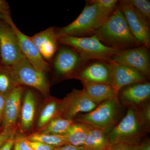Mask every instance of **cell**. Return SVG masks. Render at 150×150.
<instances>
[{
    "label": "cell",
    "instance_id": "cell-39",
    "mask_svg": "<svg viewBox=\"0 0 150 150\" xmlns=\"http://www.w3.org/2000/svg\"><path fill=\"white\" fill-rule=\"evenodd\" d=\"M1 58H0V64H1Z\"/></svg>",
    "mask_w": 150,
    "mask_h": 150
},
{
    "label": "cell",
    "instance_id": "cell-22",
    "mask_svg": "<svg viewBox=\"0 0 150 150\" xmlns=\"http://www.w3.org/2000/svg\"><path fill=\"white\" fill-rule=\"evenodd\" d=\"M40 112L38 126L43 128L54 118L60 117L61 100L50 98Z\"/></svg>",
    "mask_w": 150,
    "mask_h": 150
},
{
    "label": "cell",
    "instance_id": "cell-31",
    "mask_svg": "<svg viewBox=\"0 0 150 150\" xmlns=\"http://www.w3.org/2000/svg\"><path fill=\"white\" fill-rule=\"evenodd\" d=\"M0 13L10 21L12 19L11 17L10 7L8 3L5 0H0Z\"/></svg>",
    "mask_w": 150,
    "mask_h": 150
},
{
    "label": "cell",
    "instance_id": "cell-36",
    "mask_svg": "<svg viewBox=\"0 0 150 150\" xmlns=\"http://www.w3.org/2000/svg\"><path fill=\"white\" fill-rule=\"evenodd\" d=\"M5 104V95L0 93V123H2Z\"/></svg>",
    "mask_w": 150,
    "mask_h": 150
},
{
    "label": "cell",
    "instance_id": "cell-28",
    "mask_svg": "<svg viewBox=\"0 0 150 150\" xmlns=\"http://www.w3.org/2000/svg\"><path fill=\"white\" fill-rule=\"evenodd\" d=\"M27 140L28 145L33 150H53L56 147L41 142Z\"/></svg>",
    "mask_w": 150,
    "mask_h": 150
},
{
    "label": "cell",
    "instance_id": "cell-37",
    "mask_svg": "<svg viewBox=\"0 0 150 150\" xmlns=\"http://www.w3.org/2000/svg\"><path fill=\"white\" fill-rule=\"evenodd\" d=\"M53 150H85L83 146H75L72 145L68 144L56 147Z\"/></svg>",
    "mask_w": 150,
    "mask_h": 150
},
{
    "label": "cell",
    "instance_id": "cell-20",
    "mask_svg": "<svg viewBox=\"0 0 150 150\" xmlns=\"http://www.w3.org/2000/svg\"><path fill=\"white\" fill-rule=\"evenodd\" d=\"M35 102L34 93L31 90H26L21 110L22 127L25 131L32 127L35 115Z\"/></svg>",
    "mask_w": 150,
    "mask_h": 150
},
{
    "label": "cell",
    "instance_id": "cell-8",
    "mask_svg": "<svg viewBox=\"0 0 150 150\" xmlns=\"http://www.w3.org/2000/svg\"><path fill=\"white\" fill-rule=\"evenodd\" d=\"M24 58L18 38L11 25L5 21L0 20L1 63L11 67Z\"/></svg>",
    "mask_w": 150,
    "mask_h": 150
},
{
    "label": "cell",
    "instance_id": "cell-3",
    "mask_svg": "<svg viewBox=\"0 0 150 150\" xmlns=\"http://www.w3.org/2000/svg\"><path fill=\"white\" fill-rule=\"evenodd\" d=\"M143 119L141 111L128 108L126 114L108 133L110 146L123 143L138 146L150 132Z\"/></svg>",
    "mask_w": 150,
    "mask_h": 150
},
{
    "label": "cell",
    "instance_id": "cell-16",
    "mask_svg": "<svg viewBox=\"0 0 150 150\" xmlns=\"http://www.w3.org/2000/svg\"><path fill=\"white\" fill-rule=\"evenodd\" d=\"M55 26L48 28L30 37L43 59L49 64H51L60 46L58 38L55 34Z\"/></svg>",
    "mask_w": 150,
    "mask_h": 150
},
{
    "label": "cell",
    "instance_id": "cell-21",
    "mask_svg": "<svg viewBox=\"0 0 150 150\" xmlns=\"http://www.w3.org/2000/svg\"><path fill=\"white\" fill-rule=\"evenodd\" d=\"M90 126L76 122L70 126L64 135L68 144L75 146H83L85 142Z\"/></svg>",
    "mask_w": 150,
    "mask_h": 150
},
{
    "label": "cell",
    "instance_id": "cell-38",
    "mask_svg": "<svg viewBox=\"0 0 150 150\" xmlns=\"http://www.w3.org/2000/svg\"><path fill=\"white\" fill-rule=\"evenodd\" d=\"M0 20H3L7 22H8L10 21H8V19L4 15L0 13ZM11 21V20H10Z\"/></svg>",
    "mask_w": 150,
    "mask_h": 150
},
{
    "label": "cell",
    "instance_id": "cell-15",
    "mask_svg": "<svg viewBox=\"0 0 150 150\" xmlns=\"http://www.w3.org/2000/svg\"><path fill=\"white\" fill-rule=\"evenodd\" d=\"M8 23L11 25L16 33L22 52L30 63L35 69L42 72L46 74L50 71L51 69V65L43 59L29 36L22 32L12 20Z\"/></svg>",
    "mask_w": 150,
    "mask_h": 150
},
{
    "label": "cell",
    "instance_id": "cell-17",
    "mask_svg": "<svg viewBox=\"0 0 150 150\" xmlns=\"http://www.w3.org/2000/svg\"><path fill=\"white\" fill-rule=\"evenodd\" d=\"M24 90V87L19 85L5 94L3 129L13 127L16 123L20 112L22 97Z\"/></svg>",
    "mask_w": 150,
    "mask_h": 150
},
{
    "label": "cell",
    "instance_id": "cell-2",
    "mask_svg": "<svg viewBox=\"0 0 150 150\" xmlns=\"http://www.w3.org/2000/svg\"><path fill=\"white\" fill-rule=\"evenodd\" d=\"M86 4L80 14L70 24L55 28L58 38L64 36L85 37L92 36L111 14L100 8L93 0Z\"/></svg>",
    "mask_w": 150,
    "mask_h": 150
},
{
    "label": "cell",
    "instance_id": "cell-26",
    "mask_svg": "<svg viewBox=\"0 0 150 150\" xmlns=\"http://www.w3.org/2000/svg\"><path fill=\"white\" fill-rule=\"evenodd\" d=\"M132 6L150 23V2L147 0H129Z\"/></svg>",
    "mask_w": 150,
    "mask_h": 150
},
{
    "label": "cell",
    "instance_id": "cell-9",
    "mask_svg": "<svg viewBox=\"0 0 150 150\" xmlns=\"http://www.w3.org/2000/svg\"><path fill=\"white\" fill-rule=\"evenodd\" d=\"M118 6L134 37L142 46L150 48V23L134 8L129 0L119 1Z\"/></svg>",
    "mask_w": 150,
    "mask_h": 150
},
{
    "label": "cell",
    "instance_id": "cell-12",
    "mask_svg": "<svg viewBox=\"0 0 150 150\" xmlns=\"http://www.w3.org/2000/svg\"><path fill=\"white\" fill-rule=\"evenodd\" d=\"M118 98L124 108L140 111L150 103V83L147 81L126 86L118 91Z\"/></svg>",
    "mask_w": 150,
    "mask_h": 150
},
{
    "label": "cell",
    "instance_id": "cell-5",
    "mask_svg": "<svg viewBox=\"0 0 150 150\" xmlns=\"http://www.w3.org/2000/svg\"><path fill=\"white\" fill-rule=\"evenodd\" d=\"M60 45L74 49L87 62L94 60L108 61L119 51L105 46L95 35L89 37L64 36L58 38Z\"/></svg>",
    "mask_w": 150,
    "mask_h": 150
},
{
    "label": "cell",
    "instance_id": "cell-34",
    "mask_svg": "<svg viewBox=\"0 0 150 150\" xmlns=\"http://www.w3.org/2000/svg\"><path fill=\"white\" fill-rule=\"evenodd\" d=\"M15 134H13L8 140L0 148V150H11L14 143Z\"/></svg>",
    "mask_w": 150,
    "mask_h": 150
},
{
    "label": "cell",
    "instance_id": "cell-4",
    "mask_svg": "<svg viewBox=\"0 0 150 150\" xmlns=\"http://www.w3.org/2000/svg\"><path fill=\"white\" fill-rule=\"evenodd\" d=\"M124 107L118 98L108 100L100 103L93 110L77 115L75 121L95 127L108 133L120 121Z\"/></svg>",
    "mask_w": 150,
    "mask_h": 150
},
{
    "label": "cell",
    "instance_id": "cell-33",
    "mask_svg": "<svg viewBox=\"0 0 150 150\" xmlns=\"http://www.w3.org/2000/svg\"><path fill=\"white\" fill-rule=\"evenodd\" d=\"M136 146L123 143H118L111 145L108 150H135Z\"/></svg>",
    "mask_w": 150,
    "mask_h": 150
},
{
    "label": "cell",
    "instance_id": "cell-24",
    "mask_svg": "<svg viewBox=\"0 0 150 150\" xmlns=\"http://www.w3.org/2000/svg\"><path fill=\"white\" fill-rule=\"evenodd\" d=\"M14 77L11 67L0 64V93L5 95L19 86Z\"/></svg>",
    "mask_w": 150,
    "mask_h": 150
},
{
    "label": "cell",
    "instance_id": "cell-30",
    "mask_svg": "<svg viewBox=\"0 0 150 150\" xmlns=\"http://www.w3.org/2000/svg\"><path fill=\"white\" fill-rule=\"evenodd\" d=\"M14 150H33L28 145L26 138H20L14 143Z\"/></svg>",
    "mask_w": 150,
    "mask_h": 150
},
{
    "label": "cell",
    "instance_id": "cell-7",
    "mask_svg": "<svg viewBox=\"0 0 150 150\" xmlns=\"http://www.w3.org/2000/svg\"><path fill=\"white\" fill-rule=\"evenodd\" d=\"M60 45L50 64L51 70H54L62 79H71L79 69L88 62L72 47Z\"/></svg>",
    "mask_w": 150,
    "mask_h": 150
},
{
    "label": "cell",
    "instance_id": "cell-25",
    "mask_svg": "<svg viewBox=\"0 0 150 150\" xmlns=\"http://www.w3.org/2000/svg\"><path fill=\"white\" fill-rule=\"evenodd\" d=\"M28 141L38 142L54 147L68 145L64 135L36 133L26 137Z\"/></svg>",
    "mask_w": 150,
    "mask_h": 150
},
{
    "label": "cell",
    "instance_id": "cell-29",
    "mask_svg": "<svg viewBox=\"0 0 150 150\" xmlns=\"http://www.w3.org/2000/svg\"><path fill=\"white\" fill-rule=\"evenodd\" d=\"M15 132L13 127L3 129L2 131L0 132V148Z\"/></svg>",
    "mask_w": 150,
    "mask_h": 150
},
{
    "label": "cell",
    "instance_id": "cell-35",
    "mask_svg": "<svg viewBox=\"0 0 150 150\" xmlns=\"http://www.w3.org/2000/svg\"><path fill=\"white\" fill-rule=\"evenodd\" d=\"M135 150H150V140L149 138H146L135 147Z\"/></svg>",
    "mask_w": 150,
    "mask_h": 150
},
{
    "label": "cell",
    "instance_id": "cell-11",
    "mask_svg": "<svg viewBox=\"0 0 150 150\" xmlns=\"http://www.w3.org/2000/svg\"><path fill=\"white\" fill-rule=\"evenodd\" d=\"M88 96L84 90L73 89L60 102V117L74 119L80 112L87 113L98 106Z\"/></svg>",
    "mask_w": 150,
    "mask_h": 150
},
{
    "label": "cell",
    "instance_id": "cell-1",
    "mask_svg": "<svg viewBox=\"0 0 150 150\" xmlns=\"http://www.w3.org/2000/svg\"><path fill=\"white\" fill-rule=\"evenodd\" d=\"M94 35L105 46L119 51L142 46L132 34L118 5Z\"/></svg>",
    "mask_w": 150,
    "mask_h": 150
},
{
    "label": "cell",
    "instance_id": "cell-10",
    "mask_svg": "<svg viewBox=\"0 0 150 150\" xmlns=\"http://www.w3.org/2000/svg\"><path fill=\"white\" fill-rule=\"evenodd\" d=\"M150 48L141 46L119 51L110 58L111 61L137 70L150 79Z\"/></svg>",
    "mask_w": 150,
    "mask_h": 150
},
{
    "label": "cell",
    "instance_id": "cell-19",
    "mask_svg": "<svg viewBox=\"0 0 150 150\" xmlns=\"http://www.w3.org/2000/svg\"><path fill=\"white\" fill-rule=\"evenodd\" d=\"M107 134L101 129L90 126L83 146L84 149L85 150H108L110 145Z\"/></svg>",
    "mask_w": 150,
    "mask_h": 150
},
{
    "label": "cell",
    "instance_id": "cell-6",
    "mask_svg": "<svg viewBox=\"0 0 150 150\" xmlns=\"http://www.w3.org/2000/svg\"><path fill=\"white\" fill-rule=\"evenodd\" d=\"M11 67L14 77L19 85L35 89L43 96H48L50 84L46 74L35 69L26 58Z\"/></svg>",
    "mask_w": 150,
    "mask_h": 150
},
{
    "label": "cell",
    "instance_id": "cell-14",
    "mask_svg": "<svg viewBox=\"0 0 150 150\" xmlns=\"http://www.w3.org/2000/svg\"><path fill=\"white\" fill-rule=\"evenodd\" d=\"M111 86L118 93L121 88L132 84L149 81L144 75L130 67L108 60Z\"/></svg>",
    "mask_w": 150,
    "mask_h": 150
},
{
    "label": "cell",
    "instance_id": "cell-32",
    "mask_svg": "<svg viewBox=\"0 0 150 150\" xmlns=\"http://www.w3.org/2000/svg\"><path fill=\"white\" fill-rule=\"evenodd\" d=\"M140 111L142 112L145 124L150 129V103L146 105Z\"/></svg>",
    "mask_w": 150,
    "mask_h": 150
},
{
    "label": "cell",
    "instance_id": "cell-13",
    "mask_svg": "<svg viewBox=\"0 0 150 150\" xmlns=\"http://www.w3.org/2000/svg\"><path fill=\"white\" fill-rule=\"evenodd\" d=\"M108 61H89L79 69L72 79L79 80L81 82L106 83L111 85Z\"/></svg>",
    "mask_w": 150,
    "mask_h": 150
},
{
    "label": "cell",
    "instance_id": "cell-23",
    "mask_svg": "<svg viewBox=\"0 0 150 150\" xmlns=\"http://www.w3.org/2000/svg\"><path fill=\"white\" fill-rule=\"evenodd\" d=\"M75 122L74 119L57 117L51 120L45 127H44L40 133L63 135L67 132L70 126Z\"/></svg>",
    "mask_w": 150,
    "mask_h": 150
},
{
    "label": "cell",
    "instance_id": "cell-27",
    "mask_svg": "<svg viewBox=\"0 0 150 150\" xmlns=\"http://www.w3.org/2000/svg\"><path fill=\"white\" fill-rule=\"evenodd\" d=\"M100 8L110 14H111L118 6V0H93Z\"/></svg>",
    "mask_w": 150,
    "mask_h": 150
},
{
    "label": "cell",
    "instance_id": "cell-18",
    "mask_svg": "<svg viewBox=\"0 0 150 150\" xmlns=\"http://www.w3.org/2000/svg\"><path fill=\"white\" fill-rule=\"evenodd\" d=\"M83 89L91 99L99 104L108 100L118 98V93L108 84L81 82Z\"/></svg>",
    "mask_w": 150,
    "mask_h": 150
}]
</instances>
